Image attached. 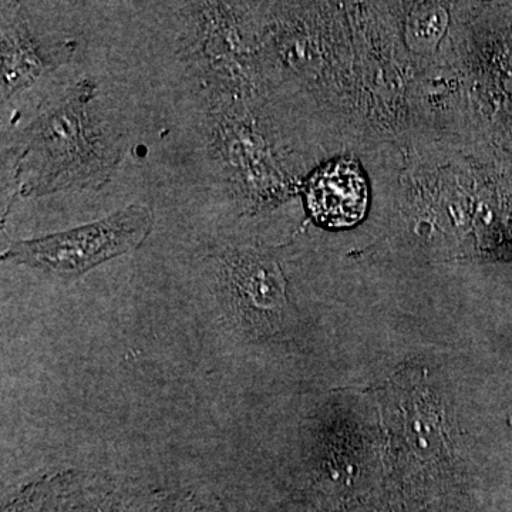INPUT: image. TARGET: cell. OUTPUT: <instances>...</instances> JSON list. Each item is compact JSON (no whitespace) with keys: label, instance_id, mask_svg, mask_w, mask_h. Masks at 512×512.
Segmentation results:
<instances>
[{"label":"cell","instance_id":"cell-3","mask_svg":"<svg viewBox=\"0 0 512 512\" xmlns=\"http://www.w3.org/2000/svg\"><path fill=\"white\" fill-rule=\"evenodd\" d=\"M76 42H45L33 35L19 5L2 8V100L29 89L43 74L69 62Z\"/></svg>","mask_w":512,"mask_h":512},{"label":"cell","instance_id":"cell-2","mask_svg":"<svg viewBox=\"0 0 512 512\" xmlns=\"http://www.w3.org/2000/svg\"><path fill=\"white\" fill-rule=\"evenodd\" d=\"M154 227L150 207L131 204L82 227L10 245L3 259L60 279H76L104 262L136 251Z\"/></svg>","mask_w":512,"mask_h":512},{"label":"cell","instance_id":"cell-5","mask_svg":"<svg viewBox=\"0 0 512 512\" xmlns=\"http://www.w3.org/2000/svg\"><path fill=\"white\" fill-rule=\"evenodd\" d=\"M221 272L235 309L249 325L261 328L281 313L284 286L274 265L245 252H228L222 256Z\"/></svg>","mask_w":512,"mask_h":512},{"label":"cell","instance_id":"cell-4","mask_svg":"<svg viewBox=\"0 0 512 512\" xmlns=\"http://www.w3.org/2000/svg\"><path fill=\"white\" fill-rule=\"evenodd\" d=\"M367 183L356 161L340 158L323 165L306 183L305 197L316 222L328 228L357 224L367 208Z\"/></svg>","mask_w":512,"mask_h":512},{"label":"cell","instance_id":"cell-1","mask_svg":"<svg viewBox=\"0 0 512 512\" xmlns=\"http://www.w3.org/2000/svg\"><path fill=\"white\" fill-rule=\"evenodd\" d=\"M96 86L73 84L23 134L16 185L23 197L99 188L121 157L116 136L94 109Z\"/></svg>","mask_w":512,"mask_h":512}]
</instances>
